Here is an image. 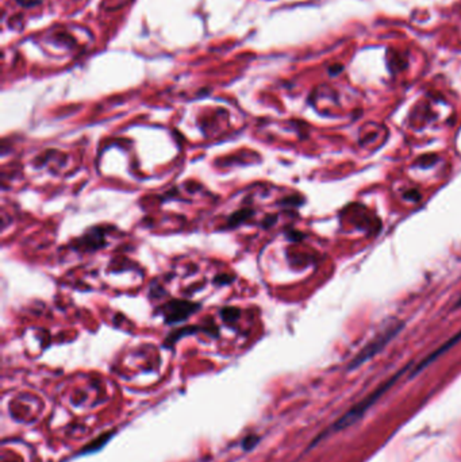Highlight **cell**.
Segmentation results:
<instances>
[{
	"label": "cell",
	"mask_w": 461,
	"mask_h": 462,
	"mask_svg": "<svg viewBox=\"0 0 461 462\" xmlns=\"http://www.w3.org/2000/svg\"><path fill=\"white\" fill-rule=\"evenodd\" d=\"M460 339H461V332H458L457 335H454L453 338H450L449 341H448V342L444 343L443 346L439 347V349H437V350H435L434 353H431V354L429 355V357L425 358L424 361L421 362L420 365L416 366L415 370H414V372H412L411 376H414V374H415V373H420L421 370L424 369V368H426V366H428L429 364H431V362H433V361H435V360H437V358H438L439 355H443L444 353H445V351L449 350L450 347H453L454 345H456V343H457L458 341H460Z\"/></svg>",
	"instance_id": "3"
},
{
	"label": "cell",
	"mask_w": 461,
	"mask_h": 462,
	"mask_svg": "<svg viewBox=\"0 0 461 462\" xmlns=\"http://www.w3.org/2000/svg\"><path fill=\"white\" fill-rule=\"evenodd\" d=\"M403 372H405V369L401 370V372L397 373V374H395V376L391 377L390 380L386 381V383H384L382 387L378 388L375 392H372L371 395L367 396L365 399H363L361 402H359L357 404H354V406H353L352 408L348 411V412H345V414L342 415V416L340 417V419H338L336 423H334L333 427H331V430H333V431H341V430L346 429V427H349V426L354 425L356 422H359V419L364 416V414H365V412H367V411L369 410V408H371V407L373 406L376 402H378V399H380V396H382L384 392L388 391V389H390V388L392 387V385H394L397 380H399V377L403 374Z\"/></svg>",
	"instance_id": "1"
},
{
	"label": "cell",
	"mask_w": 461,
	"mask_h": 462,
	"mask_svg": "<svg viewBox=\"0 0 461 462\" xmlns=\"http://www.w3.org/2000/svg\"><path fill=\"white\" fill-rule=\"evenodd\" d=\"M399 330H401V327L391 328L390 331L384 332L383 335L378 337V338H376L375 341H373V342H371V343H369V345H368V346L364 347L363 350L360 351V354L357 355V357L354 358V360H353L350 368H356V366L361 365V364H364V362H365V361H368L369 358L373 357V355H375L376 353H379V351L382 350L383 347L386 346L387 343L390 342L391 338H392V337H394V335H396V332L399 331Z\"/></svg>",
	"instance_id": "2"
}]
</instances>
